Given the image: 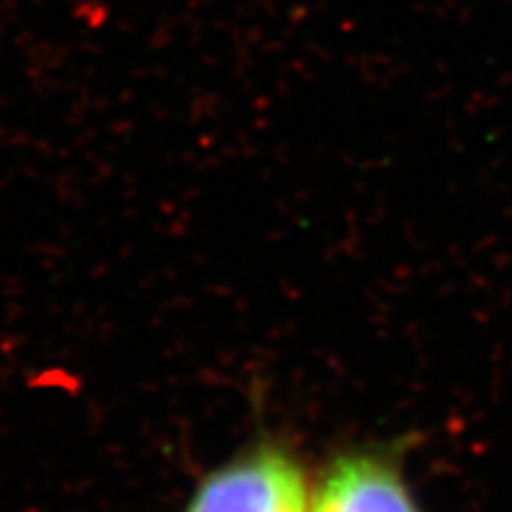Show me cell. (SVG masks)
<instances>
[{
	"label": "cell",
	"instance_id": "obj_1",
	"mask_svg": "<svg viewBox=\"0 0 512 512\" xmlns=\"http://www.w3.org/2000/svg\"><path fill=\"white\" fill-rule=\"evenodd\" d=\"M311 484L297 446L264 434L209 470L183 512H309Z\"/></svg>",
	"mask_w": 512,
	"mask_h": 512
},
{
	"label": "cell",
	"instance_id": "obj_2",
	"mask_svg": "<svg viewBox=\"0 0 512 512\" xmlns=\"http://www.w3.org/2000/svg\"><path fill=\"white\" fill-rule=\"evenodd\" d=\"M413 437L335 448L311 484L309 512H427L408 479Z\"/></svg>",
	"mask_w": 512,
	"mask_h": 512
}]
</instances>
